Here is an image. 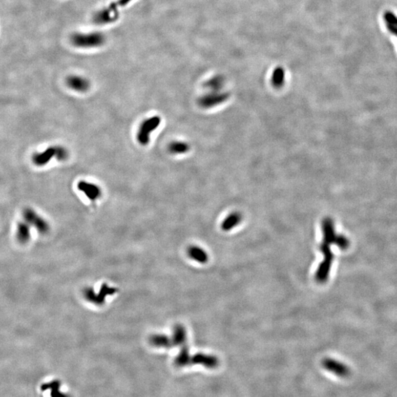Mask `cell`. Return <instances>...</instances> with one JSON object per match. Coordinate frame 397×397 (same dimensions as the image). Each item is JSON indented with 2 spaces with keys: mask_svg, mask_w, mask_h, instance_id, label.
Listing matches in <instances>:
<instances>
[{
  "mask_svg": "<svg viewBox=\"0 0 397 397\" xmlns=\"http://www.w3.org/2000/svg\"><path fill=\"white\" fill-rule=\"evenodd\" d=\"M83 296L86 300L95 305H101L105 302L99 297V294L96 293L92 288H85L83 290Z\"/></svg>",
  "mask_w": 397,
  "mask_h": 397,
  "instance_id": "603a6c76",
  "label": "cell"
},
{
  "mask_svg": "<svg viewBox=\"0 0 397 397\" xmlns=\"http://www.w3.org/2000/svg\"><path fill=\"white\" fill-rule=\"evenodd\" d=\"M160 121L161 119L160 116H155L144 120L141 123L137 134V139L140 144L146 146L150 143V135L158 128Z\"/></svg>",
  "mask_w": 397,
  "mask_h": 397,
  "instance_id": "5b68a950",
  "label": "cell"
},
{
  "mask_svg": "<svg viewBox=\"0 0 397 397\" xmlns=\"http://www.w3.org/2000/svg\"><path fill=\"white\" fill-rule=\"evenodd\" d=\"M192 361V356L189 352V347L187 346H182L181 349L175 360V363L178 367L186 366Z\"/></svg>",
  "mask_w": 397,
  "mask_h": 397,
  "instance_id": "ac0fdd59",
  "label": "cell"
},
{
  "mask_svg": "<svg viewBox=\"0 0 397 397\" xmlns=\"http://www.w3.org/2000/svg\"><path fill=\"white\" fill-rule=\"evenodd\" d=\"M322 366L329 372L337 375L339 378H346L350 374L349 366L332 358H325L322 361Z\"/></svg>",
  "mask_w": 397,
  "mask_h": 397,
  "instance_id": "52a82bcc",
  "label": "cell"
},
{
  "mask_svg": "<svg viewBox=\"0 0 397 397\" xmlns=\"http://www.w3.org/2000/svg\"><path fill=\"white\" fill-rule=\"evenodd\" d=\"M106 38L102 33H74L71 36L72 45L79 48H97L106 43Z\"/></svg>",
  "mask_w": 397,
  "mask_h": 397,
  "instance_id": "6da1fadb",
  "label": "cell"
},
{
  "mask_svg": "<svg viewBox=\"0 0 397 397\" xmlns=\"http://www.w3.org/2000/svg\"><path fill=\"white\" fill-rule=\"evenodd\" d=\"M55 155V146L50 147L41 153H35L32 161L37 166H45Z\"/></svg>",
  "mask_w": 397,
  "mask_h": 397,
  "instance_id": "7c38bea8",
  "label": "cell"
},
{
  "mask_svg": "<svg viewBox=\"0 0 397 397\" xmlns=\"http://www.w3.org/2000/svg\"><path fill=\"white\" fill-rule=\"evenodd\" d=\"M285 72L282 67H278L274 70L271 75V84L275 89H280L285 84Z\"/></svg>",
  "mask_w": 397,
  "mask_h": 397,
  "instance_id": "ffe728a7",
  "label": "cell"
},
{
  "mask_svg": "<svg viewBox=\"0 0 397 397\" xmlns=\"http://www.w3.org/2000/svg\"><path fill=\"white\" fill-rule=\"evenodd\" d=\"M55 158L59 161H65L69 158V152L62 146H55Z\"/></svg>",
  "mask_w": 397,
  "mask_h": 397,
  "instance_id": "484cf974",
  "label": "cell"
},
{
  "mask_svg": "<svg viewBox=\"0 0 397 397\" xmlns=\"http://www.w3.org/2000/svg\"><path fill=\"white\" fill-rule=\"evenodd\" d=\"M322 228L323 232V241L332 245H336L338 235L336 234L332 219L329 217L324 218L322 221Z\"/></svg>",
  "mask_w": 397,
  "mask_h": 397,
  "instance_id": "30bf717a",
  "label": "cell"
},
{
  "mask_svg": "<svg viewBox=\"0 0 397 397\" xmlns=\"http://www.w3.org/2000/svg\"><path fill=\"white\" fill-rule=\"evenodd\" d=\"M24 221L28 223L30 227L36 229L40 234L45 235L50 232V226L48 221L40 216L36 211L30 207H27L23 211Z\"/></svg>",
  "mask_w": 397,
  "mask_h": 397,
  "instance_id": "277c9868",
  "label": "cell"
},
{
  "mask_svg": "<svg viewBox=\"0 0 397 397\" xmlns=\"http://www.w3.org/2000/svg\"><path fill=\"white\" fill-rule=\"evenodd\" d=\"M242 220V216L240 213L233 212L228 215L221 223V229L224 231H229L236 227Z\"/></svg>",
  "mask_w": 397,
  "mask_h": 397,
  "instance_id": "5bb4252c",
  "label": "cell"
},
{
  "mask_svg": "<svg viewBox=\"0 0 397 397\" xmlns=\"http://www.w3.org/2000/svg\"><path fill=\"white\" fill-rule=\"evenodd\" d=\"M331 245L329 243L323 241L321 244L320 250L323 254V261L320 263L316 273V280L319 283H324L328 280L331 266L333 261V254L331 250Z\"/></svg>",
  "mask_w": 397,
  "mask_h": 397,
  "instance_id": "3957f363",
  "label": "cell"
},
{
  "mask_svg": "<svg viewBox=\"0 0 397 397\" xmlns=\"http://www.w3.org/2000/svg\"><path fill=\"white\" fill-rule=\"evenodd\" d=\"M190 146L183 141H173L168 146L169 152L172 155H182L187 153Z\"/></svg>",
  "mask_w": 397,
  "mask_h": 397,
  "instance_id": "44dd1931",
  "label": "cell"
},
{
  "mask_svg": "<svg viewBox=\"0 0 397 397\" xmlns=\"http://www.w3.org/2000/svg\"><path fill=\"white\" fill-rule=\"evenodd\" d=\"M60 383L58 381L51 382L48 384H45L42 386V390L50 389L51 391L52 397H69L66 393H62L60 391Z\"/></svg>",
  "mask_w": 397,
  "mask_h": 397,
  "instance_id": "cb8c5ba5",
  "label": "cell"
},
{
  "mask_svg": "<svg viewBox=\"0 0 397 397\" xmlns=\"http://www.w3.org/2000/svg\"><path fill=\"white\" fill-rule=\"evenodd\" d=\"M67 85L77 92H86L90 88V81L79 75H70L67 77Z\"/></svg>",
  "mask_w": 397,
  "mask_h": 397,
  "instance_id": "ba28073f",
  "label": "cell"
},
{
  "mask_svg": "<svg viewBox=\"0 0 397 397\" xmlns=\"http://www.w3.org/2000/svg\"><path fill=\"white\" fill-rule=\"evenodd\" d=\"M231 94L228 92L221 91H211L208 94H204L198 99V104L202 108L209 109L222 104L229 99Z\"/></svg>",
  "mask_w": 397,
  "mask_h": 397,
  "instance_id": "8992f818",
  "label": "cell"
},
{
  "mask_svg": "<svg viewBox=\"0 0 397 397\" xmlns=\"http://www.w3.org/2000/svg\"><path fill=\"white\" fill-rule=\"evenodd\" d=\"M224 84L223 76L216 75L211 77L204 83V87L211 91H220Z\"/></svg>",
  "mask_w": 397,
  "mask_h": 397,
  "instance_id": "d6986e66",
  "label": "cell"
},
{
  "mask_svg": "<svg viewBox=\"0 0 397 397\" xmlns=\"http://www.w3.org/2000/svg\"><path fill=\"white\" fill-rule=\"evenodd\" d=\"M77 187L80 192L85 194L86 197L91 201L97 200L102 194V191L98 185L91 183V182L84 181V180L78 182Z\"/></svg>",
  "mask_w": 397,
  "mask_h": 397,
  "instance_id": "8fae6325",
  "label": "cell"
},
{
  "mask_svg": "<svg viewBox=\"0 0 397 397\" xmlns=\"http://www.w3.org/2000/svg\"><path fill=\"white\" fill-rule=\"evenodd\" d=\"M152 345L159 348H170L173 345L172 339L164 334H155L150 338Z\"/></svg>",
  "mask_w": 397,
  "mask_h": 397,
  "instance_id": "e0dca14e",
  "label": "cell"
},
{
  "mask_svg": "<svg viewBox=\"0 0 397 397\" xmlns=\"http://www.w3.org/2000/svg\"><path fill=\"white\" fill-rule=\"evenodd\" d=\"M387 29L392 34L397 36V16L393 12L386 11L383 15Z\"/></svg>",
  "mask_w": 397,
  "mask_h": 397,
  "instance_id": "7402d4cb",
  "label": "cell"
},
{
  "mask_svg": "<svg viewBox=\"0 0 397 397\" xmlns=\"http://www.w3.org/2000/svg\"><path fill=\"white\" fill-rule=\"evenodd\" d=\"M187 333L185 327L181 324H177L174 327L172 341L173 345L183 346L186 341Z\"/></svg>",
  "mask_w": 397,
  "mask_h": 397,
  "instance_id": "9a60e30c",
  "label": "cell"
},
{
  "mask_svg": "<svg viewBox=\"0 0 397 397\" xmlns=\"http://www.w3.org/2000/svg\"><path fill=\"white\" fill-rule=\"evenodd\" d=\"M16 238L18 242L23 245L28 244L31 239V227L25 221L18 223Z\"/></svg>",
  "mask_w": 397,
  "mask_h": 397,
  "instance_id": "4fadbf2b",
  "label": "cell"
},
{
  "mask_svg": "<svg viewBox=\"0 0 397 397\" xmlns=\"http://www.w3.org/2000/svg\"><path fill=\"white\" fill-rule=\"evenodd\" d=\"M189 256L194 261L200 263H205L208 261V256L202 248L197 246H191L187 249Z\"/></svg>",
  "mask_w": 397,
  "mask_h": 397,
  "instance_id": "2e32d148",
  "label": "cell"
},
{
  "mask_svg": "<svg viewBox=\"0 0 397 397\" xmlns=\"http://www.w3.org/2000/svg\"><path fill=\"white\" fill-rule=\"evenodd\" d=\"M191 363L193 364L202 365L204 367L208 369H214L219 366V359L214 356L203 354V353H197L192 356Z\"/></svg>",
  "mask_w": 397,
  "mask_h": 397,
  "instance_id": "9c48e42d",
  "label": "cell"
},
{
  "mask_svg": "<svg viewBox=\"0 0 397 397\" xmlns=\"http://www.w3.org/2000/svg\"><path fill=\"white\" fill-rule=\"evenodd\" d=\"M116 291H117V290L116 288L110 287L107 284H103L98 294H99L101 299L105 302L108 296L114 295Z\"/></svg>",
  "mask_w": 397,
  "mask_h": 397,
  "instance_id": "d4e9b609",
  "label": "cell"
},
{
  "mask_svg": "<svg viewBox=\"0 0 397 397\" xmlns=\"http://www.w3.org/2000/svg\"><path fill=\"white\" fill-rule=\"evenodd\" d=\"M132 0H118L108 8L99 10L93 16V23L97 25H106L114 23L119 18V8L124 7Z\"/></svg>",
  "mask_w": 397,
  "mask_h": 397,
  "instance_id": "7a4b0ae2",
  "label": "cell"
}]
</instances>
